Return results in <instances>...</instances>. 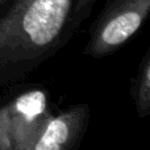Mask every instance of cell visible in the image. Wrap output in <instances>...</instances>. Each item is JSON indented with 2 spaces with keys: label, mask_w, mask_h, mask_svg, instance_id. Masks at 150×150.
<instances>
[{
  "label": "cell",
  "mask_w": 150,
  "mask_h": 150,
  "mask_svg": "<svg viewBox=\"0 0 150 150\" xmlns=\"http://www.w3.org/2000/svg\"><path fill=\"white\" fill-rule=\"evenodd\" d=\"M5 1H8V0H0V5H1V4H4Z\"/></svg>",
  "instance_id": "obj_7"
},
{
  "label": "cell",
  "mask_w": 150,
  "mask_h": 150,
  "mask_svg": "<svg viewBox=\"0 0 150 150\" xmlns=\"http://www.w3.org/2000/svg\"><path fill=\"white\" fill-rule=\"evenodd\" d=\"M76 0H8L0 5V87L25 79L76 33Z\"/></svg>",
  "instance_id": "obj_1"
},
{
  "label": "cell",
  "mask_w": 150,
  "mask_h": 150,
  "mask_svg": "<svg viewBox=\"0 0 150 150\" xmlns=\"http://www.w3.org/2000/svg\"><path fill=\"white\" fill-rule=\"evenodd\" d=\"M130 96L140 119L150 115V50L142 55L130 82Z\"/></svg>",
  "instance_id": "obj_5"
},
{
  "label": "cell",
  "mask_w": 150,
  "mask_h": 150,
  "mask_svg": "<svg viewBox=\"0 0 150 150\" xmlns=\"http://www.w3.org/2000/svg\"><path fill=\"white\" fill-rule=\"evenodd\" d=\"M150 12V0H105L88 29L83 54L104 58L120 50L138 33Z\"/></svg>",
  "instance_id": "obj_2"
},
{
  "label": "cell",
  "mask_w": 150,
  "mask_h": 150,
  "mask_svg": "<svg viewBox=\"0 0 150 150\" xmlns=\"http://www.w3.org/2000/svg\"><path fill=\"white\" fill-rule=\"evenodd\" d=\"M90 122V105L79 103L49 116L32 150H75Z\"/></svg>",
  "instance_id": "obj_4"
},
{
  "label": "cell",
  "mask_w": 150,
  "mask_h": 150,
  "mask_svg": "<svg viewBox=\"0 0 150 150\" xmlns=\"http://www.w3.org/2000/svg\"><path fill=\"white\" fill-rule=\"evenodd\" d=\"M96 1H98V0H76V1H75L73 25L76 32H78V29L80 28V25L90 17Z\"/></svg>",
  "instance_id": "obj_6"
},
{
  "label": "cell",
  "mask_w": 150,
  "mask_h": 150,
  "mask_svg": "<svg viewBox=\"0 0 150 150\" xmlns=\"http://www.w3.org/2000/svg\"><path fill=\"white\" fill-rule=\"evenodd\" d=\"M45 88H28L0 101V149H33L49 119Z\"/></svg>",
  "instance_id": "obj_3"
}]
</instances>
